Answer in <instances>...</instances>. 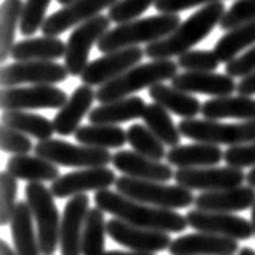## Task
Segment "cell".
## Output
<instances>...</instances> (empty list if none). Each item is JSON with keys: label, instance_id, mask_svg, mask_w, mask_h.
<instances>
[{"label": "cell", "instance_id": "obj_1", "mask_svg": "<svg viewBox=\"0 0 255 255\" xmlns=\"http://www.w3.org/2000/svg\"><path fill=\"white\" fill-rule=\"evenodd\" d=\"M94 204L100 210L118 220L144 230L162 233H181L187 226V220L174 210L157 209L123 196L118 191H99L94 196Z\"/></svg>", "mask_w": 255, "mask_h": 255}, {"label": "cell", "instance_id": "obj_2", "mask_svg": "<svg viewBox=\"0 0 255 255\" xmlns=\"http://www.w3.org/2000/svg\"><path fill=\"white\" fill-rule=\"evenodd\" d=\"M226 13L223 2H215L199 8L194 15L183 21L170 36L152 42L145 47V57L152 60H171L189 52L220 24Z\"/></svg>", "mask_w": 255, "mask_h": 255}, {"label": "cell", "instance_id": "obj_3", "mask_svg": "<svg viewBox=\"0 0 255 255\" xmlns=\"http://www.w3.org/2000/svg\"><path fill=\"white\" fill-rule=\"evenodd\" d=\"M181 24L176 13H160V15L134 19V21L118 24L105 32L100 39L97 49L102 53L117 52L128 47H137L139 44H152L170 36Z\"/></svg>", "mask_w": 255, "mask_h": 255}, {"label": "cell", "instance_id": "obj_4", "mask_svg": "<svg viewBox=\"0 0 255 255\" xmlns=\"http://www.w3.org/2000/svg\"><path fill=\"white\" fill-rule=\"evenodd\" d=\"M178 63L173 60H152L149 63L136 65L128 70L122 76L113 81L100 86L97 92V100L100 104H109L113 100L131 97V94L150 89L152 86L160 84L166 79H173L178 75Z\"/></svg>", "mask_w": 255, "mask_h": 255}, {"label": "cell", "instance_id": "obj_5", "mask_svg": "<svg viewBox=\"0 0 255 255\" xmlns=\"http://www.w3.org/2000/svg\"><path fill=\"white\" fill-rule=\"evenodd\" d=\"M115 187L120 194L137 202L157 207V209H187L194 204L192 191L179 184H165L155 181H140L129 176H122L117 179Z\"/></svg>", "mask_w": 255, "mask_h": 255}, {"label": "cell", "instance_id": "obj_6", "mask_svg": "<svg viewBox=\"0 0 255 255\" xmlns=\"http://www.w3.org/2000/svg\"><path fill=\"white\" fill-rule=\"evenodd\" d=\"M26 202L32 212L39 236V247L42 255H53L60 243V223L62 217L58 215L53 194L42 183H28L24 187Z\"/></svg>", "mask_w": 255, "mask_h": 255}, {"label": "cell", "instance_id": "obj_7", "mask_svg": "<svg viewBox=\"0 0 255 255\" xmlns=\"http://www.w3.org/2000/svg\"><path fill=\"white\" fill-rule=\"evenodd\" d=\"M181 136L196 142L213 145H241L255 142V120L241 123H221L217 120H181Z\"/></svg>", "mask_w": 255, "mask_h": 255}, {"label": "cell", "instance_id": "obj_8", "mask_svg": "<svg viewBox=\"0 0 255 255\" xmlns=\"http://www.w3.org/2000/svg\"><path fill=\"white\" fill-rule=\"evenodd\" d=\"M37 157L49 160L57 166H68V168H99L112 163L113 155L105 149L96 147L70 144L62 139L39 140L34 145Z\"/></svg>", "mask_w": 255, "mask_h": 255}, {"label": "cell", "instance_id": "obj_9", "mask_svg": "<svg viewBox=\"0 0 255 255\" xmlns=\"http://www.w3.org/2000/svg\"><path fill=\"white\" fill-rule=\"evenodd\" d=\"M110 23L112 19L109 16L99 15L73 29L68 42H66L65 55V66L70 76L81 78L86 66L89 65L91 49L94 44H99L100 39L105 36V32L110 29Z\"/></svg>", "mask_w": 255, "mask_h": 255}, {"label": "cell", "instance_id": "obj_10", "mask_svg": "<svg viewBox=\"0 0 255 255\" xmlns=\"http://www.w3.org/2000/svg\"><path fill=\"white\" fill-rule=\"evenodd\" d=\"M63 89L55 86H29V87H6L2 89L0 105L5 112H26L37 109H62L68 102Z\"/></svg>", "mask_w": 255, "mask_h": 255}, {"label": "cell", "instance_id": "obj_11", "mask_svg": "<svg viewBox=\"0 0 255 255\" xmlns=\"http://www.w3.org/2000/svg\"><path fill=\"white\" fill-rule=\"evenodd\" d=\"M247 174L233 166H207V168H179L174 171L176 184L189 191H225L239 187Z\"/></svg>", "mask_w": 255, "mask_h": 255}, {"label": "cell", "instance_id": "obj_12", "mask_svg": "<svg viewBox=\"0 0 255 255\" xmlns=\"http://www.w3.org/2000/svg\"><path fill=\"white\" fill-rule=\"evenodd\" d=\"M65 65L57 62H15L5 65L0 73L2 87H16L19 84L55 86L68 78Z\"/></svg>", "mask_w": 255, "mask_h": 255}, {"label": "cell", "instance_id": "obj_13", "mask_svg": "<svg viewBox=\"0 0 255 255\" xmlns=\"http://www.w3.org/2000/svg\"><path fill=\"white\" fill-rule=\"evenodd\" d=\"M144 55L145 50L140 49L139 45L105 53L104 57L89 62V65L86 66L84 73L81 75V81L83 84L91 87L104 86L113 81V79H117L118 76H122L128 70L134 68Z\"/></svg>", "mask_w": 255, "mask_h": 255}, {"label": "cell", "instance_id": "obj_14", "mask_svg": "<svg viewBox=\"0 0 255 255\" xmlns=\"http://www.w3.org/2000/svg\"><path fill=\"white\" fill-rule=\"evenodd\" d=\"M186 220L196 233H209L234 241H249L254 236L251 221L234 213L204 212L196 209L186 215Z\"/></svg>", "mask_w": 255, "mask_h": 255}, {"label": "cell", "instance_id": "obj_15", "mask_svg": "<svg viewBox=\"0 0 255 255\" xmlns=\"http://www.w3.org/2000/svg\"><path fill=\"white\" fill-rule=\"evenodd\" d=\"M120 0H75L63 8L47 16L42 24V34L49 37H58L71 28H78L89 19L99 16L100 11L105 8H112Z\"/></svg>", "mask_w": 255, "mask_h": 255}, {"label": "cell", "instance_id": "obj_16", "mask_svg": "<svg viewBox=\"0 0 255 255\" xmlns=\"http://www.w3.org/2000/svg\"><path fill=\"white\" fill-rule=\"evenodd\" d=\"M117 176L109 166H99V168H84L68 174H62L58 179L52 181L50 191L58 199L75 197L79 194L89 191H105L117 183Z\"/></svg>", "mask_w": 255, "mask_h": 255}, {"label": "cell", "instance_id": "obj_17", "mask_svg": "<svg viewBox=\"0 0 255 255\" xmlns=\"http://www.w3.org/2000/svg\"><path fill=\"white\" fill-rule=\"evenodd\" d=\"M107 234L117 244L129 247L131 251L136 252H162L165 249H170L173 243L168 233L144 230V228L125 223L118 218H112L107 221Z\"/></svg>", "mask_w": 255, "mask_h": 255}, {"label": "cell", "instance_id": "obj_18", "mask_svg": "<svg viewBox=\"0 0 255 255\" xmlns=\"http://www.w3.org/2000/svg\"><path fill=\"white\" fill-rule=\"evenodd\" d=\"M89 197L86 194L70 197L65 205L60 223V251L62 255H83L81 239L84 223L89 213Z\"/></svg>", "mask_w": 255, "mask_h": 255}, {"label": "cell", "instance_id": "obj_19", "mask_svg": "<svg viewBox=\"0 0 255 255\" xmlns=\"http://www.w3.org/2000/svg\"><path fill=\"white\" fill-rule=\"evenodd\" d=\"M112 165L123 173V176H129L140 181H155L166 183L174 178L171 165H165L158 160L144 157L134 150H120L113 155Z\"/></svg>", "mask_w": 255, "mask_h": 255}, {"label": "cell", "instance_id": "obj_20", "mask_svg": "<svg viewBox=\"0 0 255 255\" xmlns=\"http://www.w3.org/2000/svg\"><path fill=\"white\" fill-rule=\"evenodd\" d=\"M171 86L187 94H205L212 97H226L238 92L234 78L220 73H194L184 71L171 79Z\"/></svg>", "mask_w": 255, "mask_h": 255}, {"label": "cell", "instance_id": "obj_21", "mask_svg": "<svg viewBox=\"0 0 255 255\" xmlns=\"http://www.w3.org/2000/svg\"><path fill=\"white\" fill-rule=\"evenodd\" d=\"M168 251L171 255H234L241 249L234 239L209 233H194L173 239Z\"/></svg>", "mask_w": 255, "mask_h": 255}, {"label": "cell", "instance_id": "obj_22", "mask_svg": "<svg viewBox=\"0 0 255 255\" xmlns=\"http://www.w3.org/2000/svg\"><path fill=\"white\" fill-rule=\"evenodd\" d=\"M255 204V187L239 186L225 191H212L199 194L194 200L197 210L234 213L241 210H249Z\"/></svg>", "mask_w": 255, "mask_h": 255}, {"label": "cell", "instance_id": "obj_23", "mask_svg": "<svg viewBox=\"0 0 255 255\" xmlns=\"http://www.w3.org/2000/svg\"><path fill=\"white\" fill-rule=\"evenodd\" d=\"M94 100H97V92H94L91 86H79L76 87L58 113L53 118V128L60 136H70L75 134L81 125L83 118L91 113V107Z\"/></svg>", "mask_w": 255, "mask_h": 255}, {"label": "cell", "instance_id": "obj_24", "mask_svg": "<svg viewBox=\"0 0 255 255\" xmlns=\"http://www.w3.org/2000/svg\"><path fill=\"white\" fill-rule=\"evenodd\" d=\"M225 160V152L218 145L196 142L189 145L171 147L166 153V162L179 168H207L217 166Z\"/></svg>", "mask_w": 255, "mask_h": 255}, {"label": "cell", "instance_id": "obj_25", "mask_svg": "<svg viewBox=\"0 0 255 255\" xmlns=\"http://www.w3.org/2000/svg\"><path fill=\"white\" fill-rule=\"evenodd\" d=\"M10 233L18 255H42L37 230H34V217L28 202H18L10 221Z\"/></svg>", "mask_w": 255, "mask_h": 255}, {"label": "cell", "instance_id": "obj_26", "mask_svg": "<svg viewBox=\"0 0 255 255\" xmlns=\"http://www.w3.org/2000/svg\"><path fill=\"white\" fill-rule=\"evenodd\" d=\"M145 107L147 105L144 99L131 96L99 105L91 110L87 117H89L91 125H120L136 118H142Z\"/></svg>", "mask_w": 255, "mask_h": 255}, {"label": "cell", "instance_id": "obj_27", "mask_svg": "<svg viewBox=\"0 0 255 255\" xmlns=\"http://www.w3.org/2000/svg\"><path fill=\"white\" fill-rule=\"evenodd\" d=\"M149 96L153 104H158L170 113L181 117L183 120L196 118L199 113H202V104L192 94H187L176 89L173 86H166L163 83L152 86L149 89Z\"/></svg>", "mask_w": 255, "mask_h": 255}, {"label": "cell", "instance_id": "obj_28", "mask_svg": "<svg viewBox=\"0 0 255 255\" xmlns=\"http://www.w3.org/2000/svg\"><path fill=\"white\" fill-rule=\"evenodd\" d=\"M66 55V44L58 37H32L16 42L11 57L15 62H55Z\"/></svg>", "mask_w": 255, "mask_h": 255}, {"label": "cell", "instance_id": "obj_29", "mask_svg": "<svg viewBox=\"0 0 255 255\" xmlns=\"http://www.w3.org/2000/svg\"><path fill=\"white\" fill-rule=\"evenodd\" d=\"M202 115L205 120L238 118L243 122L255 120V99L247 96L213 97L202 104Z\"/></svg>", "mask_w": 255, "mask_h": 255}, {"label": "cell", "instance_id": "obj_30", "mask_svg": "<svg viewBox=\"0 0 255 255\" xmlns=\"http://www.w3.org/2000/svg\"><path fill=\"white\" fill-rule=\"evenodd\" d=\"M16 179L29 181V183H44V181H55L62 174L57 165L37 155H15L6 162V170Z\"/></svg>", "mask_w": 255, "mask_h": 255}, {"label": "cell", "instance_id": "obj_31", "mask_svg": "<svg viewBox=\"0 0 255 255\" xmlns=\"http://www.w3.org/2000/svg\"><path fill=\"white\" fill-rule=\"evenodd\" d=\"M75 139L81 145L96 149H122L128 142L126 131L117 125H87L75 132Z\"/></svg>", "mask_w": 255, "mask_h": 255}, {"label": "cell", "instance_id": "obj_32", "mask_svg": "<svg viewBox=\"0 0 255 255\" xmlns=\"http://www.w3.org/2000/svg\"><path fill=\"white\" fill-rule=\"evenodd\" d=\"M255 45V21L247 23L239 28L228 31L221 36L213 47L215 55L218 57L220 63H230L239 57L243 50H249Z\"/></svg>", "mask_w": 255, "mask_h": 255}, {"label": "cell", "instance_id": "obj_33", "mask_svg": "<svg viewBox=\"0 0 255 255\" xmlns=\"http://www.w3.org/2000/svg\"><path fill=\"white\" fill-rule=\"evenodd\" d=\"M2 125L13 128V129L23 132L29 137H36L39 140H49L55 132L53 122H50L49 118L37 115V113L19 110L5 112L2 117Z\"/></svg>", "mask_w": 255, "mask_h": 255}, {"label": "cell", "instance_id": "obj_34", "mask_svg": "<svg viewBox=\"0 0 255 255\" xmlns=\"http://www.w3.org/2000/svg\"><path fill=\"white\" fill-rule=\"evenodd\" d=\"M24 3L21 0H5L2 3L0 16V62H6L11 57L13 47L16 45V28L21 26Z\"/></svg>", "mask_w": 255, "mask_h": 255}, {"label": "cell", "instance_id": "obj_35", "mask_svg": "<svg viewBox=\"0 0 255 255\" xmlns=\"http://www.w3.org/2000/svg\"><path fill=\"white\" fill-rule=\"evenodd\" d=\"M144 125L162 140L165 145L178 147L181 142V132L179 128L173 123L170 117V112L165 110L158 104H149L145 107V112L142 115Z\"/></svg>", "mask_w": 255, "mask_h": 255}, {"label": "cell", "instance_id": "obj_36", "mask_svg": "<svg viewBox=\"0 0 255 255\" xmlns=\"http://www.w3.org/2000/svg\"><path fill=\"white\" fill-rule=\"evenodd\" d=\"M105 212L99 207L89 210L83 230L81 239V252L83 255H104L105 254V234H107V221Z\"/></svg>", "mask_w": 255, "mask_h": 255}, {"label": "cell", "instance_id": "obj_37", "mask_svg": "<svg viewBox=\"0 0 255 255\" xmlns=\"http://www.w3.org/2000/svg\"><path fill=\"white\" fill-rule=\"evenodd\" d=\"M128 144L132 147L134 152L140 153L144 157H149L153 160L162 162L166 158L165 144L153 134L145 125H132L126 129Z\"/></svg>", "mask_w": 255, "mask_h": 255}, {"label": "cell", "instance_id": "obj_38", "mask_svg": "<svg viewBox=\"0 0 255 255\" xmlns=\"http://www.w3.org/2000/svg\"><path fill=\"white\" fill-rule=\"evenodd\" d=\"M50 2L52 0H26L21 26H19V32L23 36H32L39 29H42V24L47 19L45 15Z\"/></svg>", "mask_w": 255, "mask_h": 255}, {"label": "cell", "instance_id": "obj_39", "mask_svg": "<svg viewBox=\"0 0 255 255\" xmlns=\"http://www.w3.org/2000/svg\"><path fill=\"white\" fill-rule=\"evenodd\" d=\"M16 194V178L11 176L8 171H2V174H0V225L2 226L8 225L11 221V217L18 205Z\"/></svg>", "mask_w": 255, "mask_h": 255}, {"label": "cell", "instance_id": "obj_40", "mask_svg": "<svg viewBox=\"0 0 255 255\" xmlns=\"http://www.w3.org/2000/svg\"><path fill=\"white\" fill-rule=\"evenodd\" d=\"M178 66L184 71L212 73L218 68L220 60L213 50H189L178 57Z\"/></svg>", "mask_w": 255, "mask_h": 255}, {"label": "cell", "instance_id": "obj_41", "mask_svg": "<svg viewBox=\"0 0 255 255\" xmlns=\"http://www.w3.org/2000/svg\"><path fill=\"white\" fill-rule=\"evenodd\" d=\"M157 0H120L109 8V18L117 24H125L137 19L144 11H147Z\"/></svg>", "mask_w": 255, "mask_h": 255}, {"label": "cell", "instance_id": "obj_42", "mask_svg": "<svg viewBox=\"0 0 255 255\" xmlns=\"http://www.w3.org/2000/svg\"><path fill=\"white\" fill-rule=\"evenodd\" d=\"M252 21H255V0H238L221 18L220 28L228 32Z\"/></svg>", "mask_w": 255, "mask_h": 255}, {"label": "cell", "instance_id": "obj_43", "mask_svg": "<svg viewBox=\"0 0 255 255\" xmlns=\"http://www.w3.org/2000/svg\"><path fill=\"white\" fill-rule=\"evenodd\" d=\"M0 149L6 153H13V155H28L34 149V145H32L29 136L2 125L0 128Z\"/></svg>", "mask_w": 255, "mask_h": 255}, {"label": "cell", "instance_id": "obj_44", "mask_svg": "<svg viewBox=\"0 0 255 255\" xmlns=\"http://www.w3.org/2000/svg\"><path fill=\"white\" fill-rule=\"evenodd\" d=\"M225 162L233 168L243 170L247 166L255 168V142L230 147L228 150H225Z\"/></svg>", "mask_w": 255, "mask_h": 255}, {"label": "cell", "instance_id": "obj_45", "mask_svg": "<svg viewBox=\"0 0 255 255\" xmlns=\"http://www.w3.org/2000/svg\"><path fill=\"white\" fill-rule=\"evenodd\" d=\"M225 70L226 75L231 78H246L255 73V45L244 53H241L233 62L226 63Z\"/></svg>", "mask_w": 255, "mask_h": 255}, {"label": "cell", "instance_id": "obj_46", "mask_svg": "<svg viewBox=\"0 0 255 255\" xmlns=\"http://www.w3.org/2000/svg\"><path fill=\"white\" fill-rule=\"evenodd\" d=\"M215 2H223V0H157L155 8L158 13H179L183 10L196 8V6H205Z\"/></svg>", "mask_w": 255, "mask_h": 255}, {"label": "cell", "instance_id": "obj_47", "mask_svg": "<svg viewBox=\"0 0 255 255\" xmlns=\"http://www.w3.org/2000/svg\"><path fill=\"white\" fill-rule=\"evenodd\" d=\"M238 94L239 96H247V97L255 96V73L243 78L238 83Z\"/></svg>", "mask_w": 255, "mask_h": 255}, {"label": "cell", "instance_id": "obj_48", "mask_svg": "<svg viewBox=\"0 0 255 255\" xmlns=\"http://www.w3.org/2000/svg\"><path fill=\"white\" fill-rule=\"evenodd\" d=\"M0 255H18L15 247H11L6 241H0Z\"/></svg>", "mask_w": 255, "mask_h": 255}, {"label": "cell", "instance_id": "obj_49", "mask_svg": "<svg viewBox=\"0 0 255 255\" xmlns=\"http://www.w3.org/2000/svg\"><path fill=\"white\" fill-rule=\"evenodd\" d=\"M104 255H153L149 252H136V251H131V252H123V251H109L105 252Z\"/></svg>", "mask_w": 255, "mask_h": 255}, {"label": "cell", "instance_id": "obj_50", "mask_svg": "<svg viewBox=\"0 0 255 255\" xmlns=\"http://www.w3.org/2000/svg\"><path fill=\"white\" fill-rule=\"evenodd\" d=\"M246 181H247V184H249V186L255 187V168H252V170L249 171V174H247Z\"/></svg>", "mask_w": 255, "mask_h": 255}, {"label": "cell", "instance_id": "obj_51", "mask_svg": "<svg viewBox=\"0 0 255 255\" xmlns=\"http://www.w3.org/2000/svg\"><path fill=\"white\" fill-rule=\"evenodd\" d=\"M239 255H255V251H252L251 247H243L239 251Z\"/></svg>", "mask_w": 255, "mask_h": 255}, {"label": "cell", "instance_id": "obj_52", "mask_svg": "<svg viewBox=\"0 0 255 255\" xmlns=\"http://www.w3.org/2000/svg\"><path fill=\"white\" fill-rule=\"evenodd\" d=\"M251 223L254 226V234H255V204L252 207V215H251Z\"/></svg>", "mask_w": 255, "mask_h": 255}, {"label": "cell", "instance_id": "obj_53", "mask_svg": "<svg viewBox=\"0 0 255 255\" xmlns=\"http://www.w3.org/2000/svg\"><path fill=\"white\" fill-rule=\"evenodd\" d=\"M58 3H62V5H68V3H71V2H75V0H57Z\"/></svg>", "mask_w": 255, "mask_h": 255}]
</instances>
